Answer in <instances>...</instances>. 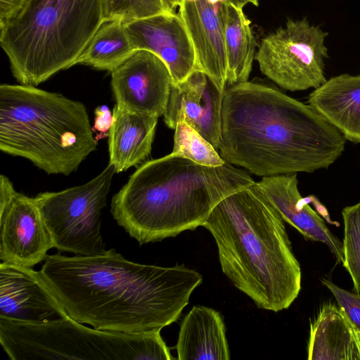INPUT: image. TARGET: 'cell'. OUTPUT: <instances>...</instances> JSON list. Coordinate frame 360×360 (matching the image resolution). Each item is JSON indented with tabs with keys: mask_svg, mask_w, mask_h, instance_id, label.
<instances>
[{
	"mask_svg": "<svg viewBox=\"0 0 360 360\" xmlns=\"http://www.w3.org/2000/svg\"><path fill=\"white\" fill-rule=\"evenodd\" d=\"M39 272L69 317L129 334L161 330L176 321L202 281L183 265L134 263L113 248L96 256L48 255Z\"/></svg>",
	"mask_w": 360,
	"mask_h": 360,
	"instance_id": "cell-1",
	"label": "cell"
},
{
	"mask_svg": "<svg viewBox=\"0 0 360 360\" xmlns=\"http://www.w3.org/2000/svg\"><path fill=\"white\" fill-rule=\"evenodd\" d=\"M346 139L309 104L255 80L224 90L219 154L252 174L269 176L328 168Z\"/></svg>",
	"mask_w": 360,
	"mask_h": 360,
	"instance_id": "cell-2",
	"label": "cell"
},
{
	"mask_svg": "<svg viewBox=\"0 0 360 360\" xmlns=\"http://www.w3.org/2000/svg\"><path fill=\"white\" fill-rule=\"evenodd\" d=\"M255 183L226 162L208 167L171 153L139 167L112 197L110 212L140 245L161 241L202 226L221 200Z\"/></svg>",
	"mask_w": 360,
	"mask_h": 360,
	"instance_id": "cell-3",
	"label": "cell"
},
{
	"mask_svg": "<svg viewBox=\"0 0 360 360\" xmlns=\"http://www.w3.org/2000/svg\"><path fill=\"white\" fill-rule=\"evenodd\" d=\"M212 235L222 272L259 308L288 309L302 273L284 220L255 184L221 200L202 225Z\"/></svg>",
	"mask_w": 360,
	"mask_h": 360,
	"instance_id": "cell-4",
	"label": "cell"
},
{
	"mask_svg": "<svg viewBox=\"0 0 360 360\" xmlns=\"http://www.w3.org/2000/svg\"><path fill=\"white\" fill-rule=\"evenodd\" d=\"M97 147L80 101L32 85L0 86V150L48 174L75 172Z\"/></svg>",
	"mask_w": 360,
	"mask_h": 360,
	"instance_id": "cell-5",
	"label": "cell"
},
{
	"mask_svg": "<svg viewBox=\"0 0 360 360\" xmlns=\"http://www.w3.org/2000/svg\"><path fill=\"white\" fill-rule=\"evenodd\" d=\"M103 22L102 0H28L0 45L16 80L36 86L75 65Z\"/></svg>",
	"mask_w": 360,
	"mask_h": 360,
	"instance_id": "cell-6",
	"label": "cell"
},
{
	"mask_svg": "<svg viewBox=\"0 0 360 360\" xmlns=\"http://www.w3.org/2000/svg\"><path fill=\"white\" fill-rule=\"evenodd\" d=\"M0 343L11 360H171L160 330L124 333L68 317L30 323L0 319Z\"/></svg>",
	"mask_w": 360,
	"mask_h": 360,
	"instance_id": "cell-7",
	"label": "cell"
},
{
	"mask_svg": "<svg viewBox=\"0 0 360 360\" xmlns=\"http://www.w3.org/2000/svg\"><path fill=\"white\" fill-rule=\"evenodd\" d=\"M115 173V167L108 164L87 183L34 197L53 248L84 256L106 253L101 232V211L107 205Z\"/></svg>",
	"mask_w": 360,
	"mask_h": 360,
	"instance_id": "cell-8",
	"label": "cell"
},
{
	"mask_svg": "<svg viewBox=\"0 0 360 360\" xmlns=\"http://www.w3.org/2000/svg\"><path fill=\"white\" fill-rule=\"evenodd\" d=\"M327 35L306 18L288 19L262 39L255 60L264 75L285 90L316 89L326 82Z\"/></svg>",
	"mask_w": 360,
	"mask_h": 360,
	"instance_id": "cell-9",
	"label": "cell"
},
{
	"mask_svg": "<svg viewBox=\"0 0 360 360\" xmlns=\"http://www.w3.org/2000/svg\"><path fill=\"white\" fill-rule=\"evenodd\" d=\"M53 248L34 198L17 192L9 179L0 176V259L32 268Z\"/></svg>",
	"mask_w": 360,
	"mask_h": 360,
	"instance_id": "cell-10",
	"label": "cell"
},
{
	"mask_svg": "<svg viewBox=\"0 0 360 360\" xmlns=\"http://www.w3.org/2000/svg\"><path fill=\"white\" fill-rule=\"evenodd\" d=\"M172 85L167 65L147 50L134 51L111 72L115 105L132 113L158 117L163 115Z\"/></svg>",
	"mask_w": 360,
	"mask_h": 360,
	"instance_id": "cell-11",
	"label": "cell"
},
{
	"mask_svg": "<svg viewBox=\"0 0 360 360\" xmlns=\"http://www.w3.org/2000/svg\"><path fill=\"white\" fill-rule=\"evenodd\" d=\"M68 315L39 271L30 267L0 264V319L46 323Z\"/></svg>",
	"mask_w": 360,
	"mask_h": 360,
	"instance_id": "cell-12",
	"label": "cell"
},
{
	"mask_svg": "<svg viewBox=\"0 0 360 360\" xmlns=\"http://www.w3.org/2000/svg\"><path fill=\"white\" fill-rule=\"evenodd\" d=\"M134 50H147L167 65L172 84L185 80L196 68L195 49L178 13L165 12L126 23Z\"/></svg>",
	"mask_w": 360,
	"mask_h": 360,
	"instance_id": "cell-13",
	"label": "cell"
},
{
	"mask_svg": "<svg viewBox=\"0 0 360 360\" xmlns=\"http://www.w3.org/2000/svg\"><path fill=\"white\" fill-rule=\"evenodd\" d=\"M223 96L205 72L195 70L183 82L172 85L163 115L165 122L174 129L178 122H186L217 150Z\"/></svg>",
	"mask_w": 360,
	"mask_h": 360,
	"instance_id": "cell-14",
	"label": "cell"
},
{
	"mask_svg": "<svg viewBox=\"0 0 360 360\" xmlns=\"http://www.w3.org/2000/svg\"><path fill=\"white\" fill-rule=\"evenodd\" d=\"M226 1L230 0H181L178 12L195 49V70L205 72L223 93L227 60L220 9Z\"/></svg>",
	"mask_w": 360,
	"mask_h": 360,
	"instance_id": "cell-15",
	"label": "cell"
},
{
	"mask_svg": "<svg viewBox=\"0 0 360 360\" xmlns=\"http://www.w3.org/2000/svg\"><path fill=\"white\" fill-rule=\"evenodd\" d=\"M255 186L284 221L296 229L306 239L326 244L337 262H342V242L302 198L298 190L297 174L264 176Z\"/></svg>",
	"mask_w": 360,
	"mask_h": 360,
	"instance_id": "cell-16",
	"label": "cell"
},
{
	"mask_svg": "<svg viewBox=\"0 0 360 360\" xmlns=\"http://www.w3.org/2000/svg\"><path fill=\"white\" fill-rule=\"evenodd\" d=\"M310 360H360V327L340 306L323 304L310 323Z\"/></svg>",
	"mask_w": 360,
	"mask_h": 360,
	"instance_id": "cell-17",
	"label": "cell"
},
{
	"mask_svg": "<svg viewBox=\"0 0 360 360\" xmlns=\"http://www.w3.org/2000/svg\"><path fill=\"white\" fill-rule=\"evenodd\" d=\"M307 102L345 139L360 143V75L331 77L309 94Z\"/></svg>",
	"mask_w": 360,
	"mask_h": 360,
	"instance_id": "cell-18",
	"label": "cell"
},
{
	"mask_svg": "<svg viewBox=\"0 0 360 360\" xmlns=\"http://www.w3.org/2000/svg\"><path fill=\"white\" fill-rule=\"evenodd\" d=\"M176 348L179 360L230 359L220 314L207 307H193L181 323Z\"/></svg>",
	"mask_w": 360,
	"mask_h": 360,
	"instance_id": "cell-19",
	"label": "cell"
},
{
	"mask_svg": "<svg viewBox=\"0 0 360 360\" xmlns=\"http://www.w3.org/2000/svg\"><path fill=\"white\" fill-rule=\"evenodd\" d=\"M108 134L109 163L116 173L143 162L150 154L158 117L130 112L115 105Z\"/></svg>",
	"mask_w": 360,
	"mask_h": 360,
	"instance_id": "cell-20",
	"label": "cell"
},
{
	"mask_svg": "<svg viewBox=\"0 0 360 360\" xmlns=\"http://www.w3.org/2000/svg\"><path fill=\"white\" fill-rule=\"evenodd\" d=\"M220 11L227 60L226 84L229 86L248 80L257 41L251 22L242 8L226 1L221 4Z\"/></svg>",
	"mask_w": 360,
	"mask_h": 360,
	"instance_id": "cell-21",
	"label": "cell"
},
{
	"mask_svg": "<svg viewBox=\"0 0 360 360\" xmlns=\"http://www.w3.org/2000/svg\"><path fill=\"white\" fill-rule=\"evenodd\" d=\"M126 23L103 21L75 65H86L101 70L112 72L134 51Z\"/></svg>",
	"mask_w": 360,
	"mask_h": 360,
	"instance_id": "cell-22",
	"label": "cell"
},
{
	"mask_svg": "<svg viewBox=\"0 0 360 360\" xmlns=\"http://www.w3.org/2000/svg\"><path fill=\"white\" fill-rule=\"evenodd\" d=\"M174 130L172 154L208 167L225 163L217 149L186 122H178Z\"/></svg>",
	"mask_w": 360,
	"mask_h": 360,
	"instance_id": "cell-23",
	"label": "cell"
},
{
	"mask_svg": "<svg viewBox=\"0 0 360 360\" xmlns=\"http://www.w3.org/2000/svg\"><path fill=\"white\" fill-rule=\"evenodd\" d=\"M342 214L344 221L342 265L353 282V290L360 295V202L345 207Z\"/></svg>",
	"mask_w": 360,
	"mask_h": 360,
	"instance_id": "cell-24",
	"label": "cell"
},
{
	"mask_svg": "<svg viewBox=\"0 0 360 360\" xmlns=\"http://www.w3.org/2000/svg\"><path fill=\"white\" fill-rule=\"evenodd\" d=\"M103 21L128 23L168 12L162 0H102Z\"/></svg>",
	"mask_w": 360,
	"mask_h": 360,
	"instance_id": "cell-25",
	"label": "cell"
},
{
	"mask_svg": "<svg viewBox=\"0 0 360 360\" xmlns=\"http://www.w3.org/2000/svg\"><path fill=\"white\" fill-rule=\"evenodd\" d=\"M321 282L333 295L338 305L345 310L351 320L360 327V295L342 289L327 279L322 278Z\"/></svg>",
	"mask_w": 360,
	"mask_h": 360,
	"instance_id": "cell-26",
	"label": "cell"
},
{
	"mask_svg": "<svg viewBox=\"0 0 360 360\" xmlns=\"http://www.w3.org/2000/svg\"><path fill=\"white\" fill-rule=\"evenodd\" d=\"M93 130L99 134V139L108 136L113 123V114L106 105H100L95 109Z\"/></svg>",
	"mask_w": 360,
	"mask_h": 360,
	"instance_id": "cell-27",
	"label": "cell"
},
{
	"mask_svg": "<svg viewBox=\"0 0 360 360\" xmlns=\"http://www.w3.org/2000/svg\"><path fill=\"white\" fill-rule=\"evenodd\" d=\"M28 0H0V28L13 19Z\"/></svg>",
	"mask_w": 360,
	"mask_h": 360,
	"instance_id": "cell-28",
	"label": "cell"
},
{
	"mask_svg": "<svg viewBox=\"0 0 360 360\" xmlns=\"http://www.w3.org/2000/svg\"><path fill=\"white\" fill-rule=\"evenodd\" d=\"M166 10L168 12L176 13L177 8L179 7L181 0H162Z\"/></svg>",
	"mask_w": 360,
	"mask_h": 360,
	"instance_id": "cell-29",
	"label": "cell"
}]
</instances>
